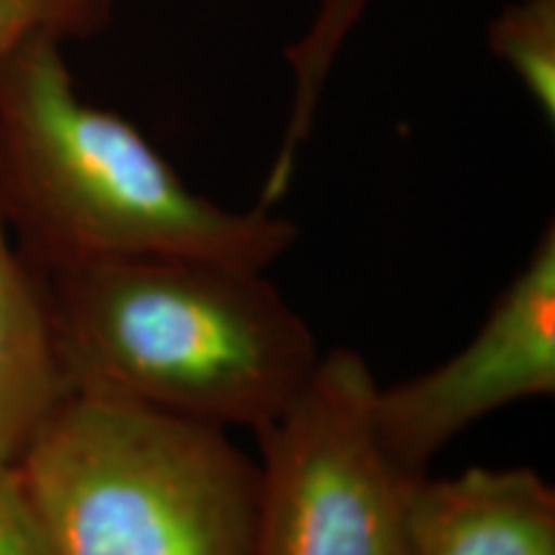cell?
<instances>
[{"label":"cell","instance_id":"8","mask_svg":"<svg viewBox=\"0 0 555 555\" xmlns=\"http://www.w3.org/2000/svg\"><path fill=\"white\" fill-rule=\"evenodd\" d=\"M489 47L512 67L547 121H555V0L506 5L489 29Z\"/></svg>","mask_w":555,"mask_h":555},{"label":"cell","instance_id":"3","mask_svg":"<svg viewBox=\"0 0 555 555\" xmlns=\"http://www.w3.org/2000/svg\"><path fill=\"white\" fill-rule=\"evenodd\" d=\"M52 555H249L258 461L229 429L69 391L13 463Z\"/></svg>","mask_w":555,"mask_h":555},{"label":"cell","instance_id":"1","mask_svg":"<svg viewBox=\"0 0 555 555\" xmlns=\"http://www.w3.org/2000/svg\"><path fill=\"white\" fill-rule=\"evenodd\" d=\"M39 273L73 391L260 433L324 356L266 270L137 255Z\"/></svg>","mask_w":555,"mask_h":555},{"label":"cell","instance_id":"2","mask_svg":"<svg viewBox=\"0 0 555 555\" xmlns=\"http://www.w3.org/2000/svg\"><path fill=\"white\" fill-rule=\"evenodd\" d=\"M62 47L41 34L0 65V211L34 268L189 255L268 270L296 245L294 221L214 204L134 124L82 101Z\"/></svg>","mask_w":555,"mask_h":555},{"label":"cell","instance_id":"6","mask_svg":"<svg viewBox=\"0 0 555 555\" xmlns=\"http://www.w3.org/2000/svg\"><path fill=\"white\" fill-rule=\"evenodd\" d=\"M409 555H555V489L532 468L416 476L406 496Z\"/></svg>","mask_w":555,"mask_h":555},{"label":"cell","instance_id":"4","mask_svg":"<svg viewBox=\"0 0 555 555\" xmlns=\"http://www.w3.org/2000/svg\"><path fill=\"white\" fill-rule=\"evenodd\" d=\"M365 358L337 347L260 429L249 555H409V476L380 446Z\"/></svg>","mask_w":555,"mask_h":555},{"label":"cell","instance_id":"9","mask_svg":"<svg viewBox=\"0 0 555 555\" xmlns=\"http://www.w3.org/2000/svg\"><path fill=\"white\" fill-rule=\"evenodd\" d=\"M114 21V0H0V65L24 41L50 34L90 39Z\"/></svg>","mask_w":555,"mask_h":555},{"label":"cell","instance_id":"7","mask_svg":"<svg viewBox=\"0 0 555 555\" xmlns=\"http://www.w3.org/2000/svg\"><path fill=\"white\" fill-rule=\"evenodd\" d=\"M69 391L44 275L24 258L0 211V461L16 463Z\"/></svg>","mask_w":555,"mask_h":555},{"label":"cell","instance_id":"10","mask_svg":"<svg viewBox=\"0 0 555 555\" xmlns=\"http://www.w3.org/2000/svg\"><path fill=\"white\" fill-rule=\"evenodd\" d=\"M0 555H52L18 470L0 461Z\"/></svg>","mask_w":555,"mask_h":555},{"label":"cell","instance_id":"5","mask_svg":"<svg viewBox=\"0 0 555 555\" xmlns=\"http://www.w3.org/2000/svg\"><path fill=\"white\" fill-rule=\"evenodd\" d=\"M555 393V229L547 224L525 268L496 296L474 339L433 371L376 391L384 450L409 476L463 429L517 401Z\"/></svg>","mask_w":555,"mask_h":555}]
</instances>
